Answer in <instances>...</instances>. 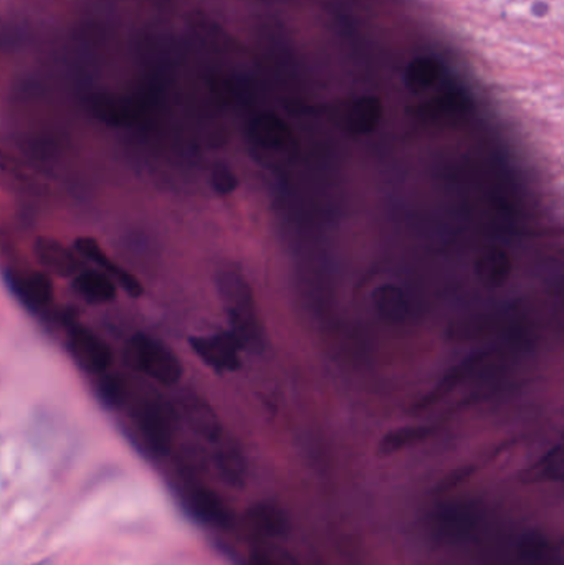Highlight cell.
<instances>
[{"instance_id": "obj_1", "label": "cell", "mask_w": 564, "mask_h": 565, "mask_svg": "<svg viewBox=\"0 0 564 565\" xmlns=\"http://www.w3.org/2000/svg\"><path fill=\"white\" fill-rule=\"evenodd\" d=\"M217 286L225 312L231 319L232 334L241 342L242 348L258 351L262 349L264 335L247 280L242 277L241 271L224 270L219 275Z\"/></svg>"}, {"instance_id": "obj_2", "label": "cell", "mask_w": 564, "mask_h": 565, "mask_svg": "<svg viewBox=\"0 0 564 565\" xmlns=\"http://www.w3.org/2000/svg\"><path fill=\"white\" fill-rule=\"evenodd\" d=\"M131 354L136 365L158 384L172 387L182 377V365L178 355L156 339L139 334L132 339Z\"/></svg>"}, {"instance_id": "obj_3", "label": "cell", "mask_w": 564, "mask_h": 565, "mask_svg": "<svg viewBox=\"0 0 564 565\" xmlns=\"http://www.w3.org/2000/svg\"><path fill=\"white\" fill-rule=\"evenodd\" d=\"M192 351L217 372H234L241 367V342L232 332L198 335L191 339Z\"/></svg>"}, {"instance_id": "obj_4", "label": "cell", "mask_w": 564, "mask_h": 565, "mask_svg": "<svg viewBox=\"0 0 564 565\" xmlns=\"http://www.w3.org/2000/svg\"><path fill=\"white\" fill-rule=\"evenodd\" d=\"M138 427L146 444L158 455H166L172 445V417L162 402H148L138 415Z\"/></svg>"}, {"instance_id": "obj_5", "label": "cell", "mask_w": 564, "mask_h": 565, "mask_svg": "<svg viewBox=\"0 0 564 565\" xmlns=\"http://www.w3.org/2000/svg\"><path fill=\"white\" fill-rule=\"evenodd\" d=\"M70 351L76 361L96 374H105L111 367L113 354L105 341L83 326H75L68 335Z\"/></svg>"}, {"instance_id": "obj_6", "label": "cell", "mask_w": 564, "mask_h": 565, "mask_svg": "<svg viewBox=\"0 0 564 565\" xmlns=\"http://www.w3.org/2000/svg\"><path fill=\"white\" fill-rule=\"evenodd\" d=\"M487 355L483 352L480 354L470 355L466 361L460 362V364L454 365L450 367L446 374L443 375L439 382L434 385L433 391L427 392L424 397H421L419 401L414 405V412L419 414V412L429 411V408L436 407L437 404L444 401V398L449 397L480 364H482L483 359Z\"/></svg>"}, {"instance_id": "obj_7", "label": "cell", "mask_w": 564, "mask_h": 565, "mask_svg": "<svg viewBox=\"0 0 564 565\" xmlns=\"http://www.w3.org/2000/svg\"><path fill=\"white\" fill-rule=\"evenodd\" d=\"M35 255L39 264L50 274L58 277H76L82 274V262L62 242L50 237H39L35 241Z\"/></svg>"}, {"instance_id": "obj_8", "label": "cell", "mask_w": 564, "mask_h": 565, "mask_svg": "<svg viewBox=\"0 0 564 565\" xmlns=\"http://www.w3.org/2000/svg\"><path fill=\"white\" fill-rule=\"evenodd\" d=\"M513 262L509 252L500 247H489L476 262V275L487 288H502L512 277Z\"/></svg>"}, {"instance_id": "obj_9", "label": "cell", "mask_w": 564, "mask_h": 565, "mask_svg": "<svg viewBox=\"0 0 564 565\" xmlns=\"http://www.w3.org/2000/svg\"><path fill=\"white\" fill-rule=\"evenodd\" d=\"M13 292L32 308H43L53 298L52 280L45 274H19L10 278Z\"/></svg>"}, {"instance_id": "obj_10", "label": "cell", "mask_w": 564, "mask_h": 565, "mask_svg": "<svg viewBox=\"0 0 564 565\" xmlns=\"http://www.w3.org/2000/svg\"><path fill=\"white\" fill-rule=\"evenodd\" d=\"M374 308L377 315L387 322L401 324L411 315V301L403 288L396 285H383L374 289Z\"/></svg>"}, {"instance_id": "obj_11", "label": "cell", "mask_w": 564, "mask_h": 565, "mask_svg": "<svg viewBox=\"0 0 564 565\" xmlns=\"http://www.w3.org/2000/svg\"><path fill=\"white\" fill-rule=\"evenodd\" d=\"M184 408V417L188 420L189 427L201 435L205 440L215 441L221 440L222 427L219 422L217 415L212 411L211 405L202 398L191 397L182 404Z\"/></svg>"}, {"instance_id": "obj_12", "label": "cell", "mask_w": 564, "mask_h": 565, "mask_svg": "<svg viewBox=\"0 0 564 565\" xmlns=\"http://www.w3.org/2000/svg\"><path fill=\"white\" fill-rule=\"evenodd\" d=\"M189 507L205 523L225 527L231 524V511L221 498L207 488L195 487L189 493Z\"/></svg>"}, {"instance_id": "obj_13", "label": "cell", "mask_w": 564, "mask_h": 565, "mask_svg": "<svg viewBox=\"0 0 564 565\" xmlns=\"http://www.w3.org/2000/svg\"><path fill=\"white\" fill-rule=\"evenodd\" d=\"M76 291L86 299V301L103 305L115 299L116 286L102 271H82L73 280Z\"/></svg>"}, {"instance_id": "obj_14", "label": "cell", "mask_w": 564, "mask_h": 565, "mask_svg": "<svg viewBox=\"0 0 564 565\" xmlns=\"http://www.w3.org/2000/svg\"><path fill=\"white\" fill-rule=\"evenodd\" d=\"M433 427H426V425L396 428V430L384 435L383 440L380 441V447H377V454L381 457L400 454V451L406 450V448L423 444L424 440H427L433 435Z\"/></svg>"}, {"instance_id": "obj_15", "label": "cell", "mask_w": 564, "mask_h": 565, "mask_svg": "<svg viewBox=\"0 0 564 565\" xmlns=\"http://www.w3.org/2000/svg\"><path fill=\"white\" fill-rule=\"evenodd\" d=\"M215 467H217L219 475L225 483L241 490L245 484L247 478V463H245L244 455L234 445H224L219 448L215 454Z\"/></svg>"}, {"instance_id": "obj_16", "label": "cell", "mask_w": 564, "mask_h": 565, "mask_svg": "<svg viewBox=\"0 0 564 565\" xmlns=\"http://www.w3.org/2000/svg\"><path fill=\"white\" fill-rule=\"evenodd\" d=\"M251 136L258 146L265 149H284L290 141V131L287 126L275 116L258 118L252 125Z\"/></svg>"}, {"instance_id": "obj_17", "label": "cell", "mask_w": 564, "mask_h": 565, "mask_svg": "<svg viewBox=\"0 0 564 565\" xmlns=\"http://www.w3.org/2000/svg\"><path fill=\"white\" fill-rule=\"evenodd\" d=\"M380 118L381 108L377 102L366 99V102H360L354 106L348 125H350V129L354 135H366V132H371L376 128Z\"/></svg>"}, {"instance_id": "obj_18", "label": "cell", "mask_w": 564, "mask_h": 565, "mask_svg": "<svg viewBox=\"0 0 564 565\" xmlns=\"http://www.w3.org/2000/svg\"><path fill=\"white\" fill-rule=\"evenodd\" d=\"M75 248L83 258L86 260L93 262L96 267L102 268L106 274L111 275V277L116 278V275L121 271V268L116 267L111 260H109L108 255L103 252L102 245L92 237H79L75 241Z\"/></svg>"}, {"instance_id": "obj_19", "label": "cell", "mask_w": 564, "mask_h": 565, "mask_svg": "<svg viewBox=\"0 0 564 565\" xmlns=\"http://www.w3.org/2000/svg\"><path fill=\"white\" fill-rule=\"evenodd\" d=\"M532 475L536 480H560L563 475V450L562 447L553 448L545 458L532 468Z\"/></svg>"}, {"instance_id": "obj_20", "label": "cell", "mask_w": 564, "mask_h": 565, "mask_svg": "<svg viewBox=\"0 0 564 565\" xmlns=\"http://www.w3.org/2000/svg\"><path fill=\"white\" fill-rule=\"evenodd\" d=\"M211 184L219 195H228L237 189L238 181L235 178L234 171H231L227 166H217L212 171Z\"/></svg>"}, {"instance_id": "obj_21", "label": "cell", "mask_w": 564, "mask_h": 565, "mask_svg": "<svg viewBox=\"0 0 564 565\" xmlns=\"http://www.w3.org/2000/svg\"><path fill=\"white\" fill-rule=\"evenodd\" d=\"M116 280H118L119 286L128 292L132 298H139V296L145 292V288H142V282L138 280V277L129 274V271L123 270L116 275Z\"/></svg>"}, {"instance_id": "obj_22", "label": "cell", "mask_w": 564, "mask_h": 565, "mask_svg": "<svg viewBox=\"0 0 564 565\" xmlns=\"http://www.w3.org/2000/svg\"><path fill=\"white\" fill-rule=\"evenodd\" d=\"M33 565H53L52 561H40V563Z\"/></svg>"}]
</instances>
